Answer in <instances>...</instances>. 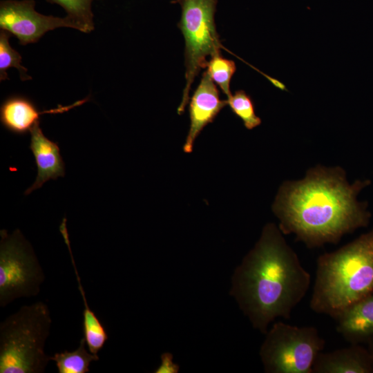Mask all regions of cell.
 I'll return each instance as SVG.
<instances>
[{"instance_id": "obj_8", "label": "cell", "mask_w": 373, "mask_h": 373, "mask_svg": "<svg viewBox=\"0 0 373 373\" xmlns=\"http://www.w3.org/2000/svg\"><path fill=\"white\" fill-rule=\"evenodd\" d=\"M34 0L0 2V28L15 36L21 45L37 42L46 32L60 27L75 29L68 17L44 15L35 10Z\"/></svg>"}, {"instance_id": "obj_7", "label": "cell", "mask_w": 373, "mask_h": 373, "mask_svg": "<svg viewBox=\"0 0 373 373\" xmlns=\"http://www.w3.org/2000/svg\"><path fill=\"white\" fill-rule=\"evenodd\" d=\"M0 307L36 296L45 274L30 243L19 229L0 231Z\"/></svg>"}, {"instance_id": "obj_21", "label": "cell", "mask_w": 373, "mask_h": 373, "mask_svg": "<svg viewBox=\"0 0 373 373\" xmlns=\"http://www.w3.org/2000/svg\"><path fill=\"white\" fill-rule=\"evenodd\" d=\"M369 348L368 350L370 352L373 359V337L368 341Z\"/></svg>"}, {"instance_id": "obj_13", "label": "cell", "mask_w": 373, "mask_h": 373, "mask_svg": "<svg viewBox=\"0 0 373 373\" xmlns=\"http://www.w3.org/2000/svg\"><path fill=\"white\" fill-rule=\"evenodd\" d=\"M334 319L336 331L350 344H360L373 337V293L350 305Z\"/></svg>"}, {"instance_id": "obj_10", "label": "cell", "mask_w": 373, "mask_h": 373, "mask_svg": "<svg viewBox=\"0 0 373 373\" xmlns=\"http://www.w3.org/2000/svg\"><path fill=\"white\" fill-rule=\"evenodd\" d=\"M88 100V97L68 106L59 105L55 108L41 111H39L35 104L28 98L22 96H12L5 99L1 106L0 121L3 126L8 131L17 135H24L30 132L32 127L39 122L41 115L46 113H62Z\"/></svg>"}, {"instance_id": "obj_18", "label": "cell", "mask_w": 373, "mask_h": 373, "mask_svg": "<svg viewBox=\"0 0 373 373\" xmlns=\"http://www.w3.org/2000/svg\"><path fill=\"white\" fill-rule=\"evenodd\" d=\"M227 105L241 119L246 128L251 130L261 124V119L255 113L253 99L245 90H236L227 97Z\"/></svg>"}, {"instance_id": "obj_4", "label": "cell", "mask_w": 373, "mask_h": 373, "mask_svg": "<svg viewBox=\"0 0 373 373\" xmlns=\"http://www.w3.org/2000/svg\"><path fill=\"white\" fill-rule=\"evenodd\" d=\"M52 318L48 304L21 306L0 323V373H43L50 360L45 352Z\"/></svg>"}, {"instance_id": "obj_20", "label": "cell", "mask_w": 373, "mask_h": 373, "mask_svg": "<svg viewBox=\"0 0 373 373\" xmlns=\"http://www.w3.org/2000/svg\"><path fill=\"white\" fill-rule=\"evenodd\" d=\"M173 358L171 353H162L160 365L155 370L154 373H178L180 370V366L173 362Z\"/></svg>"}, {"instance_id": "obj_19", "label": "cell", "mask_w": 373, "mask_h": 373, "mask_svg": "<svg viewBox=\"0 0 373 373\" xmlns=\"http://www.w3.org/2000/svg\"><path fill=\"white\" fill-rule=\"evenodd\" d=\"M213 81L219 86L227 97L231 95L230 82L236 71L235 62L231 59L223 58L221 54L212 56L209 60L207 68Z\"/></svg>"}, {"instance_id": "obj_6", "label": "cell", "mask_w": 373, "mask_h": 373, "mask_svg": "<svg viewBox=\"0 0 373 373\" xmlns=\"http://www.w3.org/2000/svg\"><path fill=\"white\" fill-rule=\"evenodd\" d=\"M325 345L315 327L279 321L266 332L259 354L267 373H312Z\"/></svg>"}, {"instance_id": "obj_1", "label": "cell", "mask_w": 373, "mask_h": 373, "mask_svg": "<svg viewBox=\"0 0 373 373\" xmlns=\"http://www.w3.org/2000/svg\"><path fill=\"white\" fill-rule=\"evenodd\" d=\"M370 183L356 180L350 184L340 167L312 168L303 180L280 186L272 205L278 227L310 249L337 244L344 235L369 224L367 204L356 196Z\"/></svg>"}, {"instance_id": "obj_3", "label": "cell", "mask_w": 373, "mask_h": 373, "mask_svg": "<svg viewBox=\"0 0 373 373\" xmlns=\"http://www.w3.org/2000/svg\"><path fill=\"white\" fill-rule=\"evenodd\" d=\"M373 293V229L316 260L309 307L334 318Z\"/></svg>"}, {"instance_id": "obj_15", "label": "cell", "mask_w": 373, "mask_h": 373, "mask_svg": "<svg viewBox=\"0 0 373 373\" xmlns=\"http://www.w3.org/2000/svg\"><path fill=\"white\" fill-rule=\"evenodd\" d=\"M99 359L98 355L93 354L88 350L84 336L75 350H65L50 356V360L55 362L59 373H87L91 362Z\"/></svg>"}, {"instance_id": "obj_14", "label": "cell", "mask_w": 373, "mask_h": 373, "mask_svg": "<svg viewBox=\"0 0 373 373\" xmlns=\"http://www.w3.org/2000/svg\"><path fill=\"white\" fill-rule=\"evenodd\" d=\"M59 231L63 236L69 251L76 279L77 280L78 289L84 302V309L83 311L82 321L84 337L86 340L88 350L92 354L98 355V352L104 347L106 342L108 339V335L101 321L88 306L86 294L82 285L81 278L78 274L71 251L68 229L66 228V218L63 219L59 226Z\"/></svg>"}, {"instance_id": "obj_9", "label": "cell", "mask_w": 373, "mask_h": 373, "mask_svg": "<svg viewBox=\"0 0 373 373\" xmlns=\"http://www.w3.org/2000/svg\"><path fill=\"white\" fill-rule=\"evenodd\" d=\"M227 105V99H220L219 90L206 70L189 102L190 127L183 146L184 153L193 151L195 141L201 131L213 122Z\"/></svg>"}, {"instance_id": "obj_2", "label": "cell", "mask_w": 373, "mask_h": 373, "mask_svg": "<svg viewBox=\"0 0 373 373\" xmlns=\"http://www.w3.org/2000/svg\"><path fill=\"white\" fill-rule=\"evenodd\" d=\"M310 283V274L279 227L268 223L234 270L229 294L252 327L265 334L276 318H290Z\"/></svg>"}, {"instance_id": "obj_11", "label": "cell", "mask_w": 373, "mask_h": 373, "mask_svg": "<svg viewBox=\"0 0 373 373\" xmlns=\"http://www.w3.org/2000/svg\"><path fill=\"white\" fill-rule=\"evenodd\" d=\"M30 133L29 148L35 157L37 173L35 182L25 191V195L41 188L50 180H55L65 175V164L60 154L59 146L45 136L39 122L32 127Z\"/></svg>"}, {"instance_id": "obj_12", "label": "cell", "mask_w": 373, "mask_h": 373, "mask_svg": "<svg viewBox=\"0 0 373 373\" xmlns=\"http://www.w3.org/2000/svg\"><path fill=\"white\" fill-rule=\"evenodd\" d=\"M373 359L368 350L359 344L332 352H320L313 365L312 373H372Z\"/></svg>"}, {"instance_id": "obj_16", "label": "cell", "mask_w": 373, "mask_h": 373, "mask_svg": "<svg viewBox=\"0 0 373 373\" xmlns=\"http://www.w3.org/2000/svg\"><path fill=\"white\" fill-rule=\"evenodd\" d=\"M60 6L75 24V29L88 33L95 28L92 3L95 0H46Z\"/></svg>"}, {"instance_id": "obj_5", "label": "cell", "mask_w": 373, "mask_h": 373, "mask_svg": "<svg viewBox=\"0 0 373 373\" xmlns=\"http://www.w3.org/2000/svg\"><path fill=\"white\" fill-rule=\"evenodd\" d=\"M181 7L178 27L185 42V79L182 101L178 108L181 115L189 101L191 86L201 69H206L210 58L224 48L216 31L215 13L218 0H172Z\"/></svg>"}, {"instance_id": "obj_17", "label": "cell", "mask_w": 373, "mask_h": 373, "mask_svg": "<svg viewBox=\"0 0 373 373\" xmlns=\"http://www.w3.org/2000/svg\"><path fill=\"white\" fill-rule=\"evenodd\" d=\"M11 34L3 29L0 31V81L9 79L7 70L12 67L16 68L19 73L20 79L26 81L32 79V77L27 74V68L21 64V55L9 43Z\"/></svg>"}]
</instances>
